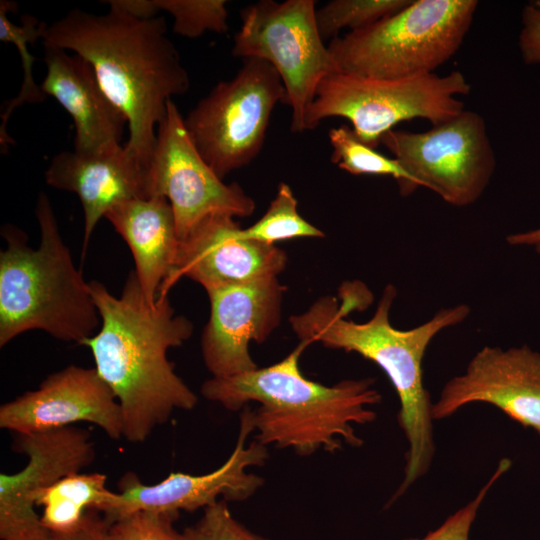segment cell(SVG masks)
Instances as JSON below:
<instances>
[{
	"instance_id": "obj_4",
	"label": "cell",
	"mask_w": 540,
	"mask_h": 540,
	"mask_svg": "<svg viewBox=\"0 0 540 540\" xmlns=\"http://www.w3.org/2000/svg\"><path fill=\"white\" fill-rule=\"evenodd\" d=\"M309 345L300 342L281 361L239 375L203 382L201 394L237 411L249 402L256 440L264 446L291 449L300 456L334 453L344 444L360 447L356 425L372 423L373 406L382 401L373 378L346 379L326 386L307 379L299 359Z\"/></svg>"
},
{
	"instance_id": "obj_27",
	"label": "cell",
	"mask_w": 540,
	"mask_h": 540,
	"mask_svg": "<svg viewBox=\"0 0 540 540\" xmlns=\"http://www.w3.org/2000/svg\"><path fill=\"white\" fill-rule=\"evenodd\" d=\"M179 514L136 511L108 525L107 540H184L174 528Z\"/></svg>"
},
{
	"instance_id": "obj_24",
	"label": "cell",
	"mask_w": 540,
	"mask_h": 540,
	"mask_svg": "<svg viewBox=\"0 0 540 540\" xmlns=\"http://www.w3.org/2000/svg\"><path fill=\"white\" fill-rule=\"evenodd\" d=\"M297 204L290 186L281 182L265 214L243 228L244 237L268 245L295 238H323L324 233L299 214Z\"/></svg>"
},
{
	"instance_id": "obj_25",
	"label": "cell",
	"mask_w": 540,
	"mask_h": 540,
	"mask_svg": "<svg viewBox=\"0 0 540 540\" xmlns=\"http://www.w3.org/2000/svg\"><path fill=\"white\" fill-rule=\"evenodd\" d=\"M412 0H332L316 9V24L323 40L338 37L344 28L356 31L397 13Z\"/></svg>"
},
{
	"instance_id": "obj_2",
	"label": "cell",
	"mask_w": 540,
	"mask_h": 540,
	"mask_svg": "<svg viewBox=\"0 0 540 540\" xmlns=\"http://www.w3.org/2000/svg\"><path fill=\"white\" fill-rule=\"evenodd\" d=\"M105 2V14L76 8L46 24L42 44L74 52L91 64L102 89L127 119L125 146L149 168L167 104L188 91L190 78L164 17H137L113 0Z\"/></svg>"
},
{
	"instance_id": "obj_12",
	"label": "cell",
	"mask_w": 540,
	"mask_h": 540,
	"mask_svg": "<svg viewBox=\"0 0 540 540\" xmlns=\"http://www.w3.org/2000/svg\"><path fill=\"white\" fill-rule=\"evenodd\" d=\"M252 432V411L244 408L233 451L219 468L207 474L172 472L150 485L135 473L127 472L118 483L120 492L100 512L104 521L110 525L136 511L193 512L205 509L220 497L225 501L248 499L263 485V478L248 469L263 465L268 458L267 447L257 440L247 445Z\"/></svg>"
},
{
	"instance_id": "obj_5",
	"label": "cell",
	"mask_w": 540,
	"mask_h": 540,
	"mask_svg": "<svg viewBox=\"0 0 540 540\" xmlns=\"http://www.w3.org/2000/svg\"><path fill=\"white\" fill-rule=\"evenodd\" d=\"M35 215L37 249L17 227L1 230L7 246L0 253V346L35 329L82 345L100 324L89 283L73 263L45 192L38 195Z\"/></svg>"
},
{
	"instance_id": "obj_16",
	"label": "cell",
	"mask_w": 540,
	"mask_h": 540,
	"mask_svg": "<svg viewBox=\"0 0 540 540\" xmlns=\"http://www.w3.org/2000/svg\"><path fill=\"white\" fill-rule=\"evenodd\" d=\"M234 217L209 216L180 241L174 268L162 284L158 297L167 295L182 277L205 290L277 277L286 267V253L244 237Z\"/></svg>"
},
{
	"instance_id": "obj_29",
	"label": "cell",
	"mask_w": 540,
	"mask_h": 540,
	"mask_svg": "<svg viewBox=\"0 0 540 540\" xmlns=\"http://www.w3.org/2000/svg\"><path fill=\"white\" fill-rule=\"evenodd\" d=\"M510 466L511 461L509 459H502L489 480L481 487L472 500L448 516L440 526L428 532L422 538H408L404 540H469L471 527L484 499L496 481L508 471Z\"/></svg>"
},
{
	"instance_id": "obj_30",
	"label": "cell",
	"mask_w": 540,
	"mask_h": 540,
	"mask_svg": "<svg viewBox=\"0 0 540 540\" xmlns=\"http://www.w3.org/2000/svg\"><path fill=\"white\" fill-rule=\"evenodd\" d=\"M521 23L518 37L521 57L528 65L540 64V6L527 4L522 11Z\"/></svg>"
},
{
	"instance_id": "obj_9",
	"label": "cell",
	"mask_w": 540,
	"mask_h": 540,
	"mask_svg": "<svg viewBox=\"0 0 540 540\" xmlns=\"http://www.w3.org/2000/svg\"><path fill=\"white\" fill-rule=\"evenodd\" d=\"M314 0H260L241 10L232 55L259 58L278 72L291 108L290 130L306 131V114L319 83L338 72L316 24Z\"/></svg>"
},
{
	"instance_id": "obj_15",
	"label": "cell",
	"mask_w": 540,
	"mask_h": 540,
	"mask_svg": "<svg viewBox=\"0 0 540 540\" xmlns=\"http://www.w3.org/2000/svg\"><path fill=\"white\" fill-rule=\"evenodd\" d=\"M89 422L113 440L123 437L120 404L95 368L70 365L47 376L36 390L0 407V427L16 434Z\"/></svg>"
},
{
	"instance_id": "obj_20",
	"label": "cell",
	"mask_w": 540,
	"mask_h": 540,
	"mask_svg": "<svg viewBox=\"0 0 540 540\" xmlns=\"http://www.w3.org/2000/svg\"><path fill=\"white\" fill-rule=\"evenodd\" d=\"M105 218L130 248L144 297L155 304L174 268L180 243L169 201L162 196L131 199L114 206Z\"/></svg>"
},
{
	"instance_id": "obj_23",
	"label": "cell",
	"mask_w": 540,
	"mask_h": 540,
	"mask_svg": "<svg viewBox=\"0 0 540 540\" xmlns=\"http://www.w3.org/2000/svg\"><path fill=\"white\" fill-rule=\"evenodd\" d=\"M332 147L331 162L353 175L393 177L402 196L417 189L412 177L393 157H387L363 143L347 125L331 128L328 133Z\"/></svg>"
},
{
	"instance_id": "obj_31",
	"label": "cell",
	"mask_w": 540,
	"mask_h": 540,
	"mask_svg": "<svg viewBox=\"0 0 540 540\" xmlns=\"http://www.w3.org/2000/svg\"><path fill=\"white\" fill-rule=\"evenodd\" d=\"M97 510L87 511L79 525L71 531L53 533L55 540H107L108 524Z\"/></svg>"
},
{
	"instance_id": "obj_1",
	"label": "cell",
	"mask_w": 540,
	"mask_h": 540,
	"mask_svg": "<svg viewBox=\"0 0 540 540\" xmlns=\"http://www.w3.org/2000/svg\"><path fill=\"white\" fill-rule=\"evenodd\" d=\"M88 283L101 326L82 345L120 404L123 438L143 442L175 410H191L198 402L167 358L170 348L191 337L193 324L176 315L167 295L148 303L135 271L118 297L99 281Z\"/></svg>"
},
{
	"instance_id": "obj_3",
	"label": "cell",
	"mask_w": 540,
	"mask_h": 540,
	"mask_svg": "<svg viewBox=\"0 0 540 540\" xmlns=\"http://www.w3.org/2000/svg\"><path fill=\"white\" fill-rule=\"evenodd\" d=\"M341 304L332 297L316 300L305 312L289 318L300 342L355 352L377 364L388 376L398 399V424L407 441L404 477L389 504L401 497L431 467L435 454L430 394L424 386L423 359L428 345L442 330L463 322L470 314L466 304L443 308L427 322L408 330L390 323L397 290L388 284L373 316L364 323L348 319L360 307L361 294L349 286ZM364 303V302H362Z\"/></svg>"
},
{
	"instance_id": "obj_17",
	"label": "cell",
	"mask_w": 540,
	"mask_h": 540,
	"mask_svg": "<svg viewBox=\"0 0 540 540\" xmlns=\"http://www.w3.org/2000/svg\"><path fill=\"white\" fill-rule=\"evenodd\" d=\"M284 291L277 277L207 291L210 317L201 351L212 377H231L258 367L249 344L264 342L278 327Z\"/></svg>"
},
{
	"instance_id": "obj_19",
	"label": "cell",
	"mask_w": 540,
	"mask_h": 540,
	"mask_svg": "<svg viewBox=\"0 0 540 540\" xmlns=\"http://www.w3.org/2000/svg\"><path fill=\"white\" fill-rule=\"evenodd\" d=\"M44 62L47 73L40 87L72 117L74 150L90 152L120 143L127 119L102 89L91 64L54 46H44Z\"/></svg>"
},
{
	"instance_id": "obj_21",
	"label": "cell",
	"mask_w": 540,
	"mask_h": 540,
	"mask_svg": "<svg viewBox=\"0 0 540 540\" xmlns=\"http://www.w3.org/2000/svg\"><path fill=\"white\" fill-rule=\"evenodd\" d=\"M101 473H73L43 490L36 506H43L41 521L52 533L76 528L88 510L100 512L114 497Z\"/></svg>"
},
{
	"instance_id": "obj_14",
	"label": "cell",
	"mask_w": 540,
	"mask_h": 540,
	"mask_svg": "<svg viewBox=\"0 0 540 540\" xmlns=\"http://www.w3.org/2000/svg\"><path fill=\"white\" fill-rule=\"evenodd\" d=\"M473 403H487L540 436V353L529 346H485L464 373L443 386L433 402L434 420L451 417Z\"/></svg>"
},
{
	"instance_id": "obj_13",
	"label": "cell",
	"mask_w": 540,
	"mask_h": 540,
	"mask_svg": "<svg viewBox=\"0 0 540 540\" xmlns=\"http://www.w3.org/2000/svg\"><path fill=\"white\" fill-rule=\"evenodd\" d=\"M12 447L28 461L17 473L0 474V538L55 540L35 511L36 498L61 478L93 462L90 434L75 426L17 434Z\"/></svg>"
},
{
	"instance_id": "obj_6",
	"label": "cell",
	"mask_w": 540,
	"mask_h": 540,
	"mask_svg": "<svg viewBox=\"0 0 540 540\" xmlns=\"http://www.w3.org/2000/svg\"><path fill=\"white\" fill-rule=\"evenodd\" d=\"M476 0H412L376 23L327 45L338 72L379 79L434 73L459 50Z\"/></svg>"
},
{
	"instance_id": "obj_8",
	"label": "cell",
	"mask_w": 540,
	"mask_h": 540,
	"mask_svg": "<svg viewBox=\"0 0 540 540\" xmlns=\"http://www.w3.org/2000/svg\"><path fill=\"white\" fill-rule=\"evenodd\" d=\"M286 98L270 63L245 58L233 78L218 82L189 111L184 125L202 158L224 179L259 155L272 112Z\"/></svg>"
},
{
	"instance_id": "obj_18",
	"label": "cell",
	"mask_w": 540,
	"mask_h": 540,
	"mask_svg": "<svg viewBox=\"0 0 540 540\" xmlns=\"http://www.w3.org/2000/svg\"><path fill=\"white\" fill-rule=\"evenodd\" d=\"M46 183L75 193L84 215L82 257L99 220L114 206L150 198L149 168L120 143L95 151H62L45 171Z\"/></svg>"
},
{
	"instance_id": "obj_10",
	"label": "cell",
	"mask_w": 540,
	"mask_h": 540,
	"mask_svg": "<svg viewBox=\"0 0 540 540\" xmlns=\"http://www.w3.org/2000/svg\"><path fill=\"white\" fill-rule=\"evenodd\" d=\"M380 144L422 186L446 203L465 207L487 188L496 157L484 119L470 110L433 125L427 131L390 130Z\"/></svg>"
},
{
	"instance_id": "obj_22",
	"label": "cell",
	"mask_w": 540,
	"mask_h": 540,
	"mask_svg": "<svg viewBox=\"0 0 540 540\" xmlns=\"http://www.w3.org/2000/svg\"><path fill=\"white\" fill-rule=\"evenodd\" d=\"M16 7L17 4L14 2L7 0L0 1V40L16 46L23 68V81L19 92L6 103L5 108H2L1 112L0 146L2 153H6L8 146L14 144L6 128L12 112L25 103H41L45 101L47 96L33 80L32 64L36 59L28 49L29 44H34L36 40L42 39L46 23L39 21L30 14H23L21 16L20 25L11 22L7 17V13L14 11Z\"/></svg>"
},
{
	"instance_id": "obj_7",
	"label": "cell",
	"mask_w": 540,
	"mask_h": 540,
	"mask_svg": "<svg viewBox=\"0 0 540 540\" xmlns=\"http://www.w3.org/2000/svg\"><path fill=\"white\" fill-rule=\"evenodd\" d=\"M471 87L460 71L379 79L334 72L319 83L305 127L315 129L330 117L350 121L356 136L376 149L382 136L402 121L422 118L440 124L464 110L458 96Z\"/></svg>"
},
{
	"instance_id": "obj_26",
	"label": "cell",
	"mask_w": 540,
	"mask_h": 540,
	"mask_svg": "<svg viewBox=\"0 0 540 540\" xmlns=\"http://www.w3.org/2000/svg\"><path fill=\"white\" fill-rule=\"evenodd\" d=\"M157 11H166L174 18V33L198 38L205 32L222 34L228 30L225 0H153Z\"/></svg>"
},
{
	"instance_id": "obj_28",
	"label": "cell",
	"mask_w": 540,
	"mask_h": 540,
	"mask_svg": "<svg viewBox=\"0 0 540 540\" xmlns=\"http://www.w3.org/2000/svg\"><path fill=\"white\" fill-rule=\"evenodd\" d=\"M203 510L200 519L182 532L184 540H269L239 522L225 500Z\"/></svg>"
},
{
	"instance_id": "obj_32",
	"label": "cell",
	"mask_w": 540,
	"mask_h": 540,
	"mask_svg": "<svg viewBox=\"0 0 540 540\" xmlns=\"http://www.w3.org/2000/svg\"><path fill=\"white\" fill-rule=\"evenodd\" d=\"M506 240L512 246H531L540 252V228L511 234Z\"/></svg>"
},
{
	"instance_id": "obj_11",
	"label": "cell",
	"mask_w": 540,
	"mask_h": 540,
	"mask_svg": "<svg viewBox=\"0 0 540 540\" xmlns=\"http://www.w3.org/2000/svg\"><path fill=\"white\" fill-rule=\"evenodd\" d=\"M149 184L150 197L162 196L169 201L180 241L209 216L248 217L256 206L239 184L224 183L205 162L173 100L157 127Z\"/></svg>"
}]
</instances>
